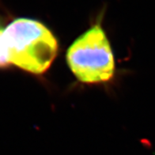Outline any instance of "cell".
<instances>
[{
    "label": "cell",
    "mask_w": 155,
    "mask_h": 155,
    "mask_svg": "<svg viewBox=\"0 0 155 155\" xmlns=\"http://www.w3.org/2000/svg\"><path fill=\"white\" fill-rule=\"evenodd\" d=\"M10 64L34 74H44L57 55L58 41L39 21L25 18L13 20L3 29Z\"/></svg>",
    "instance_id": "obj_1"
},
{
    "label": "cell",
    "mask_w": 155,
    "mask_h": 155,
    "mask_svg": "<svg viewBox=\"0 0 155 155\" xmlns=\"http://www.w3.org/2000/svg\"><path fill=\"white\" fill-rule=\"evenodd\" d=\"M66 58L74 75L83 83L106 82L114 75V56L101 22H97L74 41Z\"/></svg>",
    "instance_id": "obj_2"
},
{
    "label": "cell",
    "mask_w": 155,
    "mask_h": 155,
    "mask_svg": "<svg viewBox=\"0 0 155 155\" xmlns=\"http://www.w3.org/2000/svg\"><path fill=\"white\" fill-rule=\"evenodd\" d=\"M3 29L0 31V69L7 68L10 65L9 50L3 36Z\"/></svg>",
    "instance_id": "obj_3"
},
{
    "label": "cell",
    "mask_w": 155,
    "mask_h": 155,
    "mask_svg": "<svg viewBox=\"0 0 155 155\" xmlns=\"http://www.w3.org/2000/svg\"><path fill=\"white\" fill-rule=\"evenodd\" d=\"M7 18H8V15L3 10L2 3L0 2V31L3 29V25L6 23V20H7Z\"/></svg>",
    "instance_id": "obj_4"
}]
</instances>
